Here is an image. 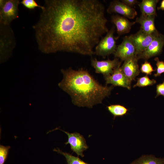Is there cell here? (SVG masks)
<instances>
[{"instance_id":"6da1fadb","label":"cell","mask_w":164,"mask_h":164,"mask_svg":"<svg viewBox=\"0 0 164 164\" xmlns=\"http://www.w3.org/2000/svg\"><path fill=\"white\" fill-rule=\"evenodd\" d=\"M33 26L39 50L94 55V49L109 31L104 7L98 0H46Z\"/></svg>"},{"instance_id":"8fae6325","label":"cell","mask_w":164,"mask_h":164,"mask_svg":"<svg viewBox=\"0 0 164 164\" xmlns=\"http://www.w3.org/2000/svg\"><path fill=\"white\" fill-rule=\"evenodd\" d=\"M107 11L109 14L117 13L129 19H134L137 15L135 9L118 0H113L110 2Z\"/></svg>"},{"instance_id":"3957f363","label":"cell","mask_w":164,"mask_h":164,"mask_svg":"<svg viewBox=\"0 0 164 164\" xmlns=\"http://www.w3.org/2000/svg\"><path fill=\"white\" fill-rule=\"evenodd\" d=\"M15 45L14 33L10 25L0 23L1 63L5 62L9 59Z\"/></svg>"},{"instance_id":"7402d4cb","label":"cell","mask_w":164,"mask_h":164,"mask_svg":"<svg viewBox=\"0 0 164 164\" xmlns=\"http://www.w3.org/2000/svg\"><path fill=\"white\" fill-rule=\"evenodd\" d=\"M10 147L0 145V164H4L6 160Z\"/></svg>"},{"instance_id":"ba28073f","label":"cell","mask_w":164,"mask_h":164,"mask_svg":"<svg viewBox=\"0 0 164 164\" xmlns=\"http://www.w3.org/2000/svg\"><path fill=\"white\" fill-rule=\"evenodd\" d=\"M114 55L115 58L124 61L132 57L137 56L135 47L130 36L124 38L121 43L117 46Z\"/></svg>"},{"instance_id":"ac0fdd59","label":"cell","mask_w":164,"mask_h":164,"mask_svg":"<svg viewBox=\"0 0 164 164\" xmlns=\"http://www.w3.org/2000/svg\"><path fill=\"white\" fill-rule=\"evenodd\" d=\"M108 111L113 115L114 119L118 117H121L126 114L128 110L125 106L118 104H112L107 106Z\"/></svg>"},{"instance_id":"d4e9b609","label":"cell","mask_w":164,"mask_h":164,"mask_svg":"<svg viewBox=\"0 0 164 164\" xmlns=\"http://www.w3.org/2000/svg\"><path fill=\"white\" fill-rule=\"evenodd\" d=\"M156 93L155 98L160 95H162L164 97V81L162 83L157 85Z\"/></svg>"},{"instance_id":"2e32d148","label":"cell","mask_w":164,"mask_h":164,"mask_svg":"<svg viewBox=\"0 0 164 164\" xmlns=\"http://www.w3.org/2000/svg\"><path fill=\"white\" fill-rule=\"evenodd\" d=\"M158 0H143L138 4L142 14L156 15V8Z\"/></svg>"},{"instance_id":"7c38bea8","label":"cell","mask_w":164,"mask_h":164,"mask_svg":"<svg viewBox=\"0 0 164 164\" xmlns=\"http://www.w3.org/2000/svg\"><path fill=\"white\" fill-rule=\"evenodd\" d=\"M104 78L106 85L111 84L114 87H121L126 88L128 90L131 89V83L123 73L120 66L118 67L114 70L112 74L104 77Z\"/></svg>"},{"instance_id":"277c9868","label":"cell","mask_w":164,"mask_h":164,"mask_svg":"<svg viewBox=\"0 0 164 164\" xmlns=\"http://www.w3.org/2000/svg\"><path fill=\"white\" fill-rule=\"evenodd\" d=\"M18 0H0V23L10 25L11 22L19 17Z\"/></svg>"},{"instance_id":"9a60e30c","label":"cell","mask_w":164,"mask_h":164,"mask_svg":"<svg viewBox=\"0 0 164 164\" xmlns=\"http://www.w3.org/2000/svg\"><path fill=\"white\" fill-rule=\"evenodd\" d=\"M111 22L116 28L119 35L128 33L135 22H131L127 18L118 15H113L111 17Z\"/></svg>"},{"instance_id":"4fadbf2b","label":"cell","mask_w":164,"mask_h":164,"mask_svg":"<svg viewBox=\"0 0 164 164\" xmlns=\"http://www.w3.org/2000/svg\"><path fill=\"white\" fill-rule=\"evenodd\" d=\"M138 59L137 56L132 57L125 61L121 67L123 73L131 83L140 73L138 63Z\"/></svg>"},{"instance_id":"484cf974","label":"cell","mask_w":164,"mask_h":164,"mask_svg":"<svg viewBox=\"0 0 164 164\" xmlns=\"http://www.w3.org/2000/svg\"><path fill=\"white\" fill-rule=\"evenodd\" d=\"M121 1L127 5L131 7H132L135 5L139 4V2L137 0H122Z\"/></svg>"},{"instance_id":"9c48e42d","label":"cell","mask_w":164,"mask_h":164,"mask_svg":"<svg viewBox=\"0 0 164 164\" xmlns=\"http://www.w3.org/2000/svg\"><path fill=\"white\" fill-rule=\"evenodd\" d=\"M164 45V36L160 33L155 37L149 46L141 53L137 55L138 59L147 60L159 55L162 51Z\"/></svg>"},{"instance_id":"5b68a950","label":"cell","mask_w":164,"mask_h":164,"mask_svg":"<svg viewBox=\"0 0 164 164\" xmlns=\"http://www.w3.org/2000/svg\"><path fill=\"white\" fill-rule=\"evenodd\" d=\"M115 28L114 26H113L100 40L95 48L94 54L105 58L111 54H114L117 47L114 36Z\"/></svg>"},{"instance_id":"603a6c76","label":"cell","mask_w":164,"mask_h":164,"mask_svg":"<svg viewBox=\"0 0 164 164\" xmlns=\"http://www.w3.org/2000/svg\"><path fill=\"white\" fill-rule=\"evenodd\" d=\"M141 72L146 75H151L152 73L155 71L150 63L147 60L145 61L142 63L140 69Z\"/></svg>"},{"instance_id":"8992f818","label":"cell","mask_w":164,"mask_h":164,"mask_svg":"<svg viewBox=\"0 0 164 164\" xmlns=\"http://www.w3.org/2000/svg\"><path fill=\"white\" fill-rule=\"evenodd\" d=\"M91 63L96 73H101L104 77H105L112 74L114 70L121 65V63L119 61L118 58H115L112 60L108 59L101 61L98 60L96 58H92Z\"/></svg>"},{"instance_id":"52a82bcc","label":"cell","mask_w":164,"mask_h":164,"mask_svg":"<svg viewBox=\"0 0 164 164\" xmlns=\"http://www.w3.org/2000/svg\"><path fill=\"white\" fill-rule=\"evenodd\" d=\"M59 129L65 133L68 136V141L64 144L66 145L69 144L72 151L76 153L78 156H80L82 157H84V155L83 152L88 148V147L83 136L77 132L70 133Z\"/></svg>"},{"instance_id":"4316f807","label":"cell","mask_w":164,"mask_h":164,"mask_svg":"<svg viewBox=\"0 0 164 164\" xmlns=\"http://www.w3.org/2000/svg\"><path fill=\"white\" fill-rule=\"evenodd\" d=\"M158 10H164V0H162L161 2L160 6L157 7Z\"/></svg>"},{"instance_id":"ffe728a7","label":"cell","mask_w":164,"mask_h":164,"mask_svg":"<svg viewBox=\"0 0 164 164\" xmlns=\"http://www.w3.org/2000/svg\"><path fill=\"white\" fill-rule=\"evenodd\" d=\"M156 82V80L150 79L147 75L137 78V83L133 86V87H143L153 85Z\"/></svg>"},{"instance_id":"44dd1931","label":"cell","mask_w":164,"mask_h":164,"mask_svg":"<svg viewBox=\"0 0 164 164\" xmlns=\"http://www.w3.org/2000/svg\"><path fill=\"white\" fill-rule=\"evenodd\" d=\"M20 3L25 8L29 9H33L39 7L43 10L44 6L40 5L34 0H22Z\"/></svg>"},{"instance_id":"d6986e66","label":"cell","mask_w":164,"mask_h":164,"mask_svg":"<svg viewBox=\"0 0 164 164\" xmlns=\"http://www.w3.org/2000/svg\"><path fill=\"white\" fill-rule=\"evenodd\" d=\"M53 151L63 155L66 158L67 164H89L81 160L78 157L62 151L59 148H54Z\"/></svg>"},{"instance_id":"5bb4252c","label":"cell","mask_w":164,"mask_h":164,"mask_svg":"<svg viewBox=\"0 0 164 164\" xmlns=\"http://www.w3.org/2000/svg\"><path fill=\"white\" fill-rule=\"evenodd\" d=\"M156 15L141 14L137 17L135 21L140 25V29L146 33L156 35L159 33L156 29L155 24V18Z\"/></svg>"},{"instance_id":"30bf717a","label":"cell","mask_w":164,"mask_h":164,"mask_svg":"<svg viewBox=\"0 0 164 164\" xmlns=\"http://www.w3.org/2000/svg\"><path fill=\"white\" fill-rule=\"evenodd\" d=\"M157 35L149 34L140 29L135 33L130 35L135 47L137 56L145 50Z\"/></svg>"},{"instance_id":"7a4b0ae2","label":"cell","mask_w":164,"mask_h":164,"mask_svg":"<svg viewBox=\"0 0 164 164\" xmlns=\"http://www.w3.org/2000/svg\"><path fill=\"white\" fill-rule=\"evenodd\" d=\"M61 71L63 77L59 87L70 96L74 105L79 107L91 108L101 104L114 88L112 85L100 84L87 70L82 68L76 70L70 67Z\"/></svg>"},{"instance_id":"e0dca14e","label":"cell","mask_w":164,"mask_h":164,"mask_svg":"<svg viewBox=\"0 0 164 164\" xmlns=\"http://www.w3.org/2000/svg\"><path fill=\"white\" fill-rule=\"evenodd\" d=\"M130 164H164V158H156L152 155H142Z\"/></svg>"},{"instance_id":"cb8c5ba5","label":"cell","mask_w":164,"mask_h":164,"mask_svg":"<svg viewBox=\"0 0 164 164\" xmlns=\"http://www.w3.org/2000/svg\"><path fill=\"white\" fill-rule=\"evenodd\" d=\"M154 60L156 62V73L154 74V76L156 77L164 73V62L160 61L158 57L155 58Z\"/></svg>"}]
</instances>
